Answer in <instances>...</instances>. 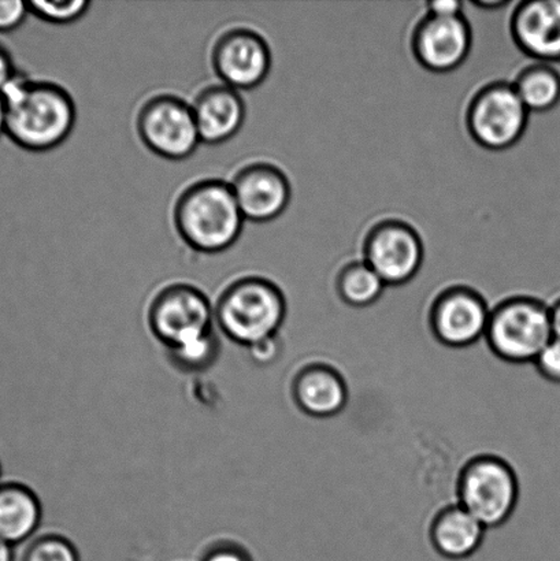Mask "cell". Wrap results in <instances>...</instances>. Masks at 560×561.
<instances>
[{
	"mask_svg": "<svg viewBox=\"0 0 560 561\" xmlns=\"http://www.w3.org/2000/svg\"><path fill=\"white\" fill-rule=\"evenodd\" d=\"M30 5V14L48 24L69 25L79 21L88 13L91 2L88 0H33L27 2Z\"/></svg>",
	"mask_w": 560,
	"mask_h": 561,
	"instance_id": "obj_23",
	"label": "cell"
},
{
	"mask_svg": "<svg viewBox=\"0 0 560 561\" xmlns=\"http://www.w3.org/2000/svg\"><path fill=\"white\" fill-rule=\"evenodd\" d=\"M386 286L381 277L364 260L347 263L336 279L340 299L354 308L375 305L386 290Z\"/></svg>",
	"mask_w": 560,
	"mask_h": 561,
	"instance_id": "obj_20",
	"label": "cell"
},
{
	"mask_svg": "<svg viewBox=\"0 0 560 561\" xmlns=\"http://www.w3.org/2000/svg\"><path fill=\"white\" fill-rule=\"evenodd\" d=\"M30 5L22 0H0V33H11L24 24Z\"/></svg>",
	"mask_w": 560,
	"mask_h": 561,
	"instance_id": "obj_26",
	"label": "cell"
},
{
	"mask_svg": "<svg viewBox=\"0 0 560 561\" xmlns=\"http://www.w3.org/2000/svg\"><path fill=\"white\" fill-rule=\"evenodd\" d=\"M244 221L232 186L221 179L195 181L174 203L175 232L201 254L216 255L232 249L243 232Z\"/></svg>",
	"mask_w": 560,
	"mask_h": 561,
	"instance_id": "obj_2",
	"label": "cell"
},
{
	"mask_svg": "<svg viewBox=\"0 0 560 561\" xmlns=\"http://www.w3.org/2000/svg\"><path fill=\"white\" fill-rule=\"evenodd\" d=\"M212 66L222 84L239 92L255 90L271 73V47L251 27H230L214 43Z\"/></svg>",
	"mask_w": 560,
	"mask_h": 561,
	"instance_id": "obj_9",
	"label": "cell"
},
{
	"mask_svg": "<svg viewBox=\"0 0 560 561\" xmlns=\"http://www.w3.org/2000/svg\"><path fill=\"white\" fill-rule=\"evenodd\" d=\"M146 322L152 337L164 350L217 329L212 300L205 291L188 283L162 286L148 302Z\"/></svg>",
	"mask_w": 560,
	"mask_h": 561,
	"instance_id": "obj_6",
	"label": "cell"
},
{
	"mask_svg": "<svg viewBox=\"0 0 560 561\" xmlns=\"http://www.w3.org/2000/svg\"><path fill=\"white\" fill-rule=\"evenodd\" d=\"M136 130L142 145L168 161H184L201 145L191 103L173 93H159L141 104Z\"/></svg>",
	"mask_w": 560,
	"mask_h": 561,
	"instance_id": "obj_7",
	"label": "cell"
},
{
	"mask_svg": "<svg viewBox=\"0 0 560 561\" xmlns=\"http://www.w3.org/2000/svg\"><path fill=\"white\" fill-rule=\"evenodd\" d=\"M491 310L484 297L468 286L442 291L431 310L436 339L453 348H465L485 337Z\"/></svg>",
	"mask_w": 560,
	"mask_h": 561,
	"instance_id": "obj_11",
	"label": "cell"
},
{
	"mask_svg": "<svg viewBox=\"0 0 560 561\" xmlns=\"http://www.w3.org/2000/svg\"><path fill=\"white\" fill-rule=\"evenodd\" d=\"M458 499V504L469 511L485 529L501 527L517 508V474L506 460L498 456H477L460 471Z\"/></svg>",
	"mask_w": 560,
	"mask_h": 561,
	"instance_id": "obj_5",
	"label": "cell"
},
{
	"mask_svg": "<svg viewBox=\"0 0 560 561\" xmlns=\"http://www.w3.org/2000/svg\"><path fill=\"white\" fill-rule=\"evenodd\" d=\"M287 318V299L273 280L245 276L225 286L214 305L216 328L235 344L247 346L278 335Z\"/></svg>",
	"mask_w": 560,
	"mask_h": 561,
	"instance_id": "obj_3",
	"label": "cell"
},
{
	"mask_svg": "<svg viewBox=\"0 0 560 561\" xmlns=\"http://www.w3.org/2000/svg\"><path fill=\"white\" fill-rule=\"evenodd\" d=\"M485 527L462 505L444 508L433 520L431 538L433 547L449 560L468 559L484 542Z\"/></svg>",
	"mask_w": 560,
	"mask_h": 561,
	"instance_id": "obj_18",
	"label": "cell"
},
{
	"mask_svg": "<svg viewBox=\"0 0 560 561\" xmlns=\"http://www.w3.org/2000/svg\"><path fill=\"white\" fill-rule=\"evenodd\" d=\"M552 340L560 343V297L550 306Z\"/></svg>",
	"mask_w": 560,
	"mask_h": 561,
	"instance_id": "obj_30",
	"label": "cell"
},
{
	"mask_svg": "<svg viewBox=\"0 0 560 561\" xmlns=\"http://www.w3.org/2000/svg\"><path fill=\"white\" fill-rule=\"evenodd\" d=\"M485 339L502 360L534 363L552 340L550 306L535 297H510L491 311Z\"/></svg>",
	"mask_w": 560,
	"mask_h": 561,
	"instance_id": "obj_4",
	"label": "cell"
},
{
	"mask_svg": "<svg viewBox=\"0 0 560 561\" xmlns=\"http://www.w3.org/2000/svg\"><path fill=\"white\" fill-rule=\"evenodd\" d=\"M464 3L458 0H433L426 3V14L433 16L462 15Z\"/></svg>",
	"mask_w": 560,
	"mask_h": 561,
	"instance_id": "obj_29",
	"label": "cell"
},
{
	"mask_svg": "<svg viewBox=\"0 0 560 561\" xmlns=\"http://www.w3.org/2000/svg\"><path fill=\"white\" fill-rule=\"evenodd\" d=\"M515 44L541 64L560 60V0H529L515 8L510 24Z\"/></svg>",
	"mask_w": 560,
	"mask_h": 561,
	"instance_id": "obj_14",
	"label": "cell"
},
{
	"mask_svg": "<svg viewBox=\"0 0 560 561\" xmlns=\"http://www.w3.org/2000/svg\"><path fill=\"white\" fill-rule=\"evenodd\" d=\"M43 520L37 493L21 481L0 483V540L14 548L36 537Z\"/></svg>",
	"mask_w": 560,
	"mask_h": 561,
	"instance_id": "obj_17",
	"label": "cell"
},
{
	"mask_svg": "<svg viewBox=\"0 0 560 561\" xmlns=\"http://www.w3.org/2000/svg\"><path fill=\"white\" fill-rule=\"evenodd\" d=\"M21 561H81V558L69 537L49 531L32 538Z\"/></svg>",
	"mask_w": 560,
	"mask_h": 561,
	"instance_id": "obj_22",
	"label": "cell"
},
{
	"mask_svg": "<svg viewBox=\"0 0 560 561\" xmlns=\"http://www.w3.org/2000/svg\"><path fill=\"white\" fill-rule=\"evenodd\" d=\"M3 482V466H2V460H0V483Z\"/></svg>",
	"mask_w": 560,
	"mask_h": 561,
	"instance_id": "obj_34",
	"label": "cell"
},
{
	"mask_svg": "<svg viewBox=\"0 0 560 561\" xmlns=\"http://www.w3.org/2000/svg\"><path fill=\"white\" fill-rule=\"evenodd\" d=\"M219 352H221V341H219L216 329L212 330L210 333L201 335V337L164 350L170 365L175 370L184 374L208 370V368L216 365Z\"/></svg>",
	"mask_w": 560,
	"mask_h": 561,
	"instance_id": "obj_21",
	"label": "cell"
},
{
	"mask_svg": "<svg viewBox=\"0 0 560 561\" xmlns=\"http://www.w3.org/2000/svg\"><path fill=\"white\" fill-rule=\"evenodd\" d=\"M251 360L258 366H271L279 359L283 354V343L278 335L260 341L250 346Z\"/></svg>",
	"mask_w": 560,
	"mask_h": 561,
	"instance_id": "obj_27",
	"label": "cell"
},
{
	"mask_svg": "<svg viewBox=\"0 0 560 561\" xmlns=\"http://www.w3.org/2000/svg\"><path fill=\"white\" fill-rule=\"evenodd\" d=\"M201 141L224 145L243 128L245 102L239 91L218 82L203 88L191 103Z\"/></svg>",
	"mask_w": 560,
	"mask_h": 561,
	"instance_id": "obj_15",
	"label": "cell"
},
{
	"mask_svg": "<svg viewBox=\"0 0 560 561\" xmlns=\"http://www.w3.org/2000/svg\"><path fill=\"white\" fill-rule=\"evenodd\" d=\"M364 261L387 286L404 285L420 272L424 262V244L411 225L399 219H386L367 233Z\"/></svg>",
	"mask_w": 560,
	"mask_h": 561,
	"instance_id": "obj_10",
	"label": "cell"
},
{
	"mask_svg": "<svg viewBox=\"0 0 560 561\" xmlns=\"http://www.w3.org/2000/svg\"><path fill=\"white\" fill-rule=\"evenodd\" d=\"M514 90L529 113H547L560 102V73L550 64L525 68L514 81Z\"/></svg>",
	"mask_w": 560,
	"mask_h": 561,
	"instance_id": "obj_19",
	"label": "cell"
},
{
	"mask_svg": "<svg viewBox=\"0 0 560 561\" xmlns=\"http://www.w3.org/2000/svg\"><path fill=\"white\" fill-rule=\"evenodd\" d=\"M471 27L462 15H425L415 26L411 48L422 68L433 73L458 69L471 48Z\"/></svg>",
	"mask_w": 560,
	"mask_h": 561,
	"instance_id": "obj_13",
	"label": "cell"
},
{
	"mask_svg": "<svg viewBox=\"0 0 560 561\" xmlns=\"http://www.w3.org/2000/svg\"><path fill=\"white\" fill-rule=\"evenodd\" d=\"M293 396L296 405L306 415L327 420L344 410L348 390L336 370L323 365H311L296 374Z\"/></svg>",
	"mask_w": 560,
	"mask_h": 561,
	"instance_id": "obj_16",
	"label": "cell"
},
{
	"mask_svg": "<svg viewBox=\"0 0 560 561\" xmlns=\"http://www.w3.org/2000/svg\"><path fill=\"white\" fill-rule=\"evenodd\" d=\"M537 373L548 382L560 385V343L551 340L550 344L535 359Z\"/></svg>",
	"mask_w": 560,
	"mask_h": 561,
	"instance_id": "obj_25",
	"label": "cell"
},
{
	"mask_svg": "<svg viewBox=\"0 0 560 561\" xmlns=\"http://www.w3.org/2000/svg\"><path fill=\"white\" fill-rule=\"evenodd\" d=\"M508 3L504 0H481V2H473L477 9L485 11H496L506 8Z\"/></svg>",
	"mask_w": 560,
	"mask_h": 561,
	"instance_id": "obj_31",
	"label": "cell"
},
{
	"mask_svg": "<svg viewBox=\"0 0 560 561\" xmlns=\"http://www.w3.org/2000/svg\"><path fill=\"white\" fill-rule=\"evenodd\" d=\"M0 561H15V548L0 540Z\"/></svg>",
	"mask_w": 560,
	"mask_h": 561,
	"instance_id": "obj_32",
	"label": "cell"
},
{
	"mask_svg": "<svg viewBox=\"0 0 560 561\" xmlns=\"http://www.w3.org/2000/svg\"><path fill=\"white\" fill-rule=\"evenodd\" d=\"M0 96L5 108V136L22 150H54L73 131L76 103L57 82L32 80L20 70Z\"/></svg>",
	"mask_w": 560,
	"mask_h": 561,
	"instance_id": "obj_1",
	"label": "cell"
},
{
	"mask_svg": "<svg viewBox=\"0 0 560 561\" xmlns=\"http://www.w3.org/2000/svg\"><path fill=\"white\" fill-rule=\"evenodd\" d=\"M199 561H254L249 548L233 538H218L203 549Z\"/></svg>",
	"mask_w": 560,
	"mask_h": 561,
	"instance_id": "obj_24",
	"label": "cell"
},
{
	"mask_svg": "<svg viewBox=\"0 0 560 561\" xmlns=\"http://www.w3.org/2000/svg\"><path fill=\"white\" fill-rule=\"evenodd\" d=\"M529 110L510 82L481 88L469 104L466 125L477 145L503 151L517 145L528 126Z\"/></svg>",
	"mask_w": 560,
	"mask_h": 561,
	"instance_id": "obj_8",
	"label": "cell"
},
{
	"mask_svg": "<svg viewBox=\"0 0 560 561\" xmlns=\"http://www.w3.org/2000/svg\"><path fill=\"white\" fill-rule=\"evenodd\" d=\"M245 221L272 222L287 210L293 190L282 169L268 162H251L229 181Z\"/></svg>",
	"mask_w": 560,
	"mask_h": 561,
	"instance_id": "obj_12",
	"label": "cell"
},
{
	"mask_svg": "<svg viewBox=\"0 0 560 561\" xmlns=\"http://www.w3.org/2000/svg\"><path fill=\"white\" fill-rule=\"evenodd\" d=\"M5 135V108L2 96H0V137Z\"/></svg>",
	"mask_w": 560,
	"mask_h": 561,
	"instance_id": "obj_33",
	"label": "cell"
},
{
	"mask_svg": "<svg viewBox=\"0 0 560 561\" xmlns=\"http://www.w3.org/2000/svg\"><path fill=\"white\" fill-rule=\"evenodd\" d=\"M19 69L14 62L13 54L10 49L0 43V93L8 87L11 80L19 75Z\"/></svg>",
	"mask_w": 560,
	"mask_h": 561,
	"instance_id": "obj_28",
	"label": "cell"
}]
</instances>
